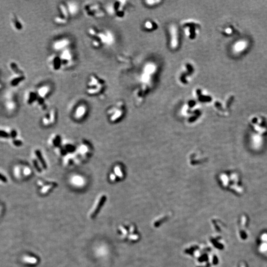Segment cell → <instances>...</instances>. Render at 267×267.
Listing matches in <instances>:
<instances>
[{
    "mask_svg": "<svg viewBox=\"0 0 267 267\" xmlns=\"http://www.w3.org/2000/svg\"><path fill=\"white\" fill-rule=\"evenodd\" d=\"M69 182L73 187L81 188L85 187L86 180L82 175L75 174L72 175L70 178Z\"/></svg>",
    "mask_w": 267,
    "mask_h": 267,
    "instance_id": "15",
    "label": "cell"
},
{
    "mask_svg": "<svg viewBox=\"0 0 267 267\" xmlns=\"http://www.w3.org/2000/svg\"><path fill=\"white\" fill-rule=\"evenodd\" d=\"M42 123L43 124V125L45 126L46 127H49V126L53 125L49 112H46L45 114L43 116L42 119Z\"/></svg>",
    "mask_w": 267,
    "mask_h": 267,
    "instance_id": "21",
    "label": "cell"
},
{
    "mask_svg": "<svg viewBox=\"0 0 267 267\" xmlns=\"http://www.w3.org/2000/svg\"><path fill=\"white\" fill-rule=\"evenodd\" d=\"M24 262L29 264H36L37 262V259L36 258H34L33 257H30L29 256H25L23 258Z\"/></svg>",
    "mask_w": 267,
    "mask_h": 267,
    "instance_id": "23",
    "label": "cell"
},
{
    "mask_svg": "<svg viewBox=\"0 0 267 267\" xmlns=\"http://www.w3.org/2000/svg\"><path fill=\"white\" fill-rule=\"evenodd\" d=\"M40 186L41 187L40 192L43 195H47L53 191L58 185L56 182L50 181H41L39 182Z\"/></svg>",
    "mask_w": 267,
    "mask_h": 267,
    "instance_id": "14",
    "label": "cell"
},
{
    "mask_svg": "<svg viewBox=\"0 0 267 267\" xmlns=\"http://www.w3.org/2000/svg\"><path fill=\"white\" fill-rule=\"evenodd\" d=\"M34 154H35V158L41 164L43 169L44 170H46L47 168V163L43 156L42 153L41 152V151L39 149L35 150L34 151Z\"/></svg>",
    "mask_w": 267,
    "mask_h": 267,
    "instance_id": "20",
    "label": "cell"
},
{
    "mask_svg": "<svg viewBox=\"0 0 267 267\" xmlns=\"http://www.w3.org/2000/svg\"><path fill=\"white\" fill-rule=\"evenodd\" d=\"M89 108L87 104L84 103H79L73 111V117L77 121H82L87 116Z\"/></svg>",
    "mask_w": 267,
    "mask_h": 267,
    "instance_id": "11",
    "label": "cell"
},
{
    "mask_svg": "<svg viewBox=\"0 0 267 267\" xmlns=\"http://www.w3.org/2000/svg\"><path fill=\"white\" fill-rule=\"evenodd\" d=\"M47 64L50 69L53 72H59L64 70L62 62L57 53H53L47 58Z\"/></svg>",
    "mask_w": 267,
    "mask_h": 267,
    "instance_id": "10",
    "label": "cell"
},
{
    "mask_svg": "<svg viewBox=\"0 0 267 267\" xmlns=\"http://www.w3.org/2000/svg\"><path fill=\"white\" fill-rule=\"evenodd\" d=\"M12 143H13V144L15 146H21L23 144L21 140H13Z\"/></svg>",
    "mask_w": 267,
    "mask_h": 267,
    "instance_id": "26",
    "label": "cell"
},
{
    "mask_svg": "<svg viewBox=\"0 0 267 267\" xmlns=\"http://www.w3.org/2000/svg\"><path fill=\"white\" fill-rule=\"evenodd\" d=\"M87 33L91 38V45L96 49L110 46L115 41L114 34L108 29L93 26L88 29Z\"/></svg>",
    "mask_w": 267,
    "mask_h": 267,
    "instance_id": "1",
    "label": "cell"
},
{
    "mask_svg": "<svg viewBox=\"0 0 267 267\" xmlns=\"http://www.w3.org/2000/svg\"><path fill=\"white\" fill-rule=\"evenodd\" d=\"M58 14L54 17V22L59 25L67 24L71 18L65 2H61L57 6Z\"/></svg>",
    "mask_w": 267,
    "mask_h": 267,
    "instance_id": "6",
    "label": "cell"
},
{
    "mask_svg": "<svg viewBox=\"0 0 267 267\" xmlns=\"http://www.w3.org/2000/svg\"><path fill=\"white\" fill-rule=\"evenodd\" d=\"M17 132L15 131V130H12V131H11V134H10V136H11V137H13V138H15V137H17Z\"/></svg>",
    "mask_w": 267,
    "mask_h": 267,
    "instance_id": "28",
    "label": "cell"
},
{
    "mask_svg": "<svg viewBox=\"0 0 267 267\" xmlns=\"http://www.w3.org/2000/svg\"><path fill=\"white\" fill-rule=\"evenodd\" d=\"M10 135L9 134L6 132L3 131V130H0V137H3V138H7L9 137Z\"/></svg>",
    "mask_w": 267,
    "mask_h": 267,
    "instance_id": "25",
    "label": "cell"
},
{
    "mask_svg": "<svg viewBox=\"0 0 267 267\" xmlns=\"http://www.w3.org/2000/svg\"><path fill=\"white\" fill-rule=\"evenodd\" d=\"M63 158H64L63 161L64 165L67 167H71L74 166L75 165L77 164L74 153L67 155Z\"/></svg>",
    "mask_w": 267,
    "mask_h": 267,
    "instance_id": "19",
    "label": "cell"
},
{
    "mask_svg": "<svg viewBox=\"0 0 267 267\" xmlns=\"http://www.w3.org/2000/svg\"><path fill=\"white\" fill-rule=\"evenodd\" d=\"M125 1H114L108 4L104 8L106 13L116 18H122L125 14Z\"/></svg>",
    "mask_w": 267,
    "mask_h": 267,
    "instance_id": "4",
    "label": "cell"
},
{
    "mask_svg": "<svg viewBox=\"0 0 267 267\" xmlns=\"http://www.w3.org/2000/svg\"><path fill=\"white\" fill-rule=\"evenodd\" d=\"M106 195L105 194H101L98 196L92 208L89 212V215L90 217H93L97 214L100 209L101 208V207L103 206L104 202H106Z\"/></svg>",
    "mask_w": 267,
    "mask_h": 267,
    "instance_id": "13",
    "label": "cell"
},
{
    "mask_svg": "<svg viewBox=\"0 0 267 267\" xmlns=\"http://www.w3.org/2000/svg\"><path fill=\"white\" fill-rule=\"evenodd\" d=\"M72 41L68 37L62 36L54 40L51 43V49L54 53H59L67 48H71Z\"/></svg>",
    "mask_w": 267,
    "mask_h": 267,
    "instance_id": "8",
    "label": "cell"
},
{
    "mask_svg": "<svg viewBox=\"0 0 267 267\" xmlns=\"http://www.w3.org/2000/svg\"><path fill=\"white\" fill-rule=\"evenodd\" d=\"M231 29L228 28L227 30H226V32L228 33H231Z\"/></svg>",
    "mask_w": 267,
    "mask_h": 267,
    "instance_id": "29",
    "label": "cell"
},
{
    "mask_svg": "<svg viewBox=\"0 0 267 267\" xmlns=\"http://www.w3.org/2000/svg\"><path fill=\"white\" fill-rule=\"evenodd\" d=\"M52 90L53 87L50 83H46L41 85L36 90L38 98L46 101L47 98L51 94Z\"/></svg>",
    "mask_w": 267,
    "mask_h": 267,
    "instance_id": "12",
    "label": "cell"
},
{
    "mask_svg": "<svg viewBox=\"0 0 267 267\" xmlns=\"http://www.w3.org/2000/svg\"><path fill=\"white\" fill-rule=\"evenodd\" d=\"M245 44L243 42H240L237 43L235 46V49L237 51H240L245 48Z\"/></svg>",
    "mask_w": 267,
    "mask_h": 267,
    "instance_id": "24",
    "label": "cell"
},
{
    "mask_svg": "<svg viewBox=\"0 0 267 267\" xmlns=\"http://www.w3.org/2000/svg\"><path fill=\"white\" fill-rule=\"evenodd\" d=\"M58 54L62 62L64 69L74 66L76 62V54L72 47L67 48Z\"/></svg>",
    "mask_w": 267,
    "mask_h": 267,
    "instance_id": "7",
    "label": "cell"
},
{
    "mask_svg": "<svg viewBox=\"0 0 267 267\" xmlns=\"http://www.w3.org/2000/svg\"><path fill=\"white\" fill-rule=\"evenodd\" d=\"M123 112V103L121 101H118L107 109L106 114L109 121L115 123L120 119Z\"/></svg>",
    "mask_w": 267,
    "mask_h": 267,
    "instance_id": "9",
    "label": "cell"
},
{
    "mask_svg": "<svg viewBox=\"0 0 267 267\" xmlns=\"http://www.w3.org/2000/svg\"><path fill=\"white\" fill-rule=\"evenodd\" d=\"M92 148L90 143L86 140H82L76 147L74 153L77 164L87 160L92 154Z\"/></svg>",
    "mask_w": 267,
    "mask_h": 267,
    "instance_id": "3",
    "label": "cell"
},
{
    "mask_svg": "<svg viewBox=\"0 0 267 267\" xmlns=\"http://www.w3.org/2000/svg\"><path fill=\"white\" fill-rule=\"evenodd\" d=\"M32 164H33V165L34 167L35 168V170H36L37 172H38V173H40L41 172H43V171L44 170L43 169L41 164H40L39 162H38V160H37L36 158L33 159V160H32Z\"/></svg>",
    "mask_w": 267,
    "mask_h": 267,
    "instance_id": "22",
    "label": "cell"
},
{
    "mask_svg": "<svg viewBox=\"0 0 267 267\" xmlns=\"http://www.w3.org/2000/svg\"><path fill=\"white\" fill-rule=\"evenodd\" d=\"M85 14L91 18H101L106 14L105 9L101 4L97 2H89L83 7Z\"/></svg>",
    "mask_w": 267,
    "mask_h": 267,
    "instance_id": "5",
    "label": "cell"
},
{
    "mask_svg": "<svg viewBox=\"0 0 267 267\" xmlns=\"http://www.w3.org/2000/svg\"><path fill=\"white\" fill-rule=\"evenodd\" d=\"M170 28L171 45L173 48H176V47L178 45V31L174 26H172Z\"/></svg>",
    "mask_w": 267,
    "mask_h": 267,
    "instance_id": "18",
    "label": "cell"
},
{
    "mask_svg": "<svg viewBox=\"0 0 267 267\" xmlns=\"http://www.w3.org/2000/svg\"><path fill=\"white\" fill-rule=\"evenodd\" d=\"M65 3L71 17H75L78 14L79 7L77 2L74 1H67L65 2Z\"/></svg>",
    "mask_w": 267,
    "mask_h": 267,
    "instance_id": "17",
    "label": "cell"
},
{
    "mask_svg": "<svg viewBox=\"0 0 267 267\" xmlns=\"http://www.w3.org/2000/svg\"><path fill=\"white\" fill-rule=\"evenodd\" d=\"M107 82L104 79L95 73L88 77L85 87V91L88 95L92 97H101L107 89Z\"/></svg>",
    "mask_w": 267,
    "mask_h": 267,
    "instance_id": "2",
    "label": "cell"
},
{
    "mask_svg": "<svg viewBox=\"0 0 267 267\" xmlns=\"http://www.w3.org/2000/svg\"><path fill=\"white\" fill-rule=\"evenodd\" d=\"M0 181L3 182L4 183H7L8 181V180H7V178L4 175L0 173Z\"/></svg>",
    "mask_w": 267,
    "mask_h": 267,
    "instance_id": "27",
    "label": "cell"
},
{
    "mask_svg": "<svg viewBox=\"0 0 267 267\" xmlns=\"http://www.w3.org/2000/svg\"><path fill=\"white\" fill-rule=\"evenodd\" d=\"M62 138L59 135L53 134L48 139V143L51 147L54 148L56 149L61 146L62 143Z\"/></svg>",
    "mask_w": 267,
    "mask_h": 267,
    "instance_id": "16",
    "label": "cell"
}]
</instances>
